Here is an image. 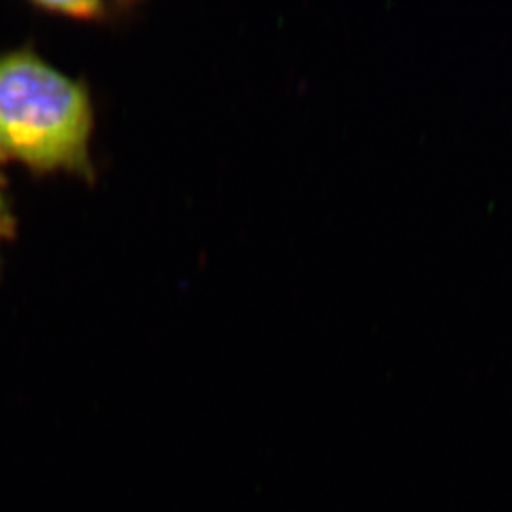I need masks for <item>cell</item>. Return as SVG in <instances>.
<instances>
[{
    "instance_id": "1",
    "label": "cell",
    "mask_w": 512,
    "mask_h": 512,
    "mask_svg": "<svg viewBox=\"0 0 512 512\" xmlns=\"http://www.w3.org/2000/svg\"><path fill=\"white\" fill-rule=\"evenodd\" d=\"M92 125L80 83L30 52L0 57V155L34 170L88 173Z\"/></svg>"
},
{
    "instance_id": "2",
    "label": "cell",
    "mask_w": 512,
    "mask_h": 512,
    "mask_svg": "<svg viewBox=\"0 0 512 512\" xmlns=\"http://www.w3.org/2000/svg\"><path fill=\"white\" fill-rule=\"evenodd\" d=\"M39 7L52 14L65 15L73 19H93L102 15L103 5L100 2H42Z\"/></svg>"
},
{
    "instance_id": "3",
    "label": "cell",
    "mask_w": 512,
    "mask_h": 512,
    "mask_svg": "<svg viewBox=\"0 0 512 512\" xmlns=\"http://www.w3.org/2000/svg\"><path fill=\"white\" fill-rule=\"evenodd\" d=\"M9 226V216H7V206H5L4 198L0 193V237L4 234L5 229Z\"/></svg>"
},
{
    "instance_id": "4",
    "label": "cell",
    "mask_w": 512,
    "mask_h": 512,
    "mask_svg": "<svg viewBox=\"0 0 512 512\" xmlns=\"http://www.w3.org/2000/svg\"><path fill=\"white\" fill-rule=\"evenodd\" d=\"M2 158H4V156L0 155V160H2Z\"/></svg>"
}]
</instances>
